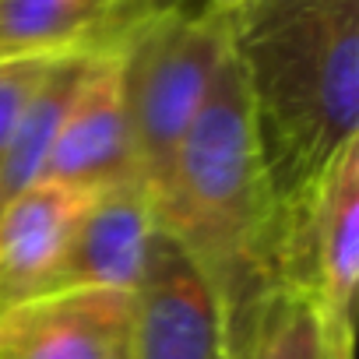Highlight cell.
I'll list each match as a JSON object with an SVG mask.
<instances>
[{"label":"cell","mask_w":359,"mask_h":359,"mask_svg":"<svg viewBox=\"0 0 359 359\" xmlns=\"http://www.w3.org/2000/svg\"><path fill=\"white\" fill-rule=\"evenodd\" d=\"M53 57H25V60H0V162L8 155L15 127L32 99L39 78L46 74Z\"/></svg>","instance_id":"cell-13"},{"label":"cell","mask_w":359,"mask_h":359,"mask_svg":"<svg viewBox=\"0 0 359 359\" xmlns=\"http://www.w3.org/2000/svg\"><path fill=\"white\" fill-rule=\"evenodd\" d=\"M162 0H0V60L106 50Z\"/></svg>","instance_id":"cell-10"},{"label":"cell","mask_w":359,"mask_h":359,"mask_svg":"<svg viewBox=\"0 0 359 359\" xmlns=\"http://www.w3.org/2000/svg\"><path fill=\"white\" fill-rule=\"evenodd\" d=\"M39 180L85 194L137 180L113 46L92 57L88 74L67 106V116L60 123V134L50 148Z\"/></svg>","instance_id":"cell-8"},{"label":"cell","mask_w":359,"mask_h":359,"mask_svg":"<svg viewBox=\"0 0 359 359\" xmlns=\"http://www.w3.org/2000/svg\"><path fill=\"white\" fill-rule=\"evenodd\" d=\"M233 46L278 205L359 137V0H250Z\"/></svg>","instance_id":"cell-2"},{"label":"cell","mask_w":359,"mask_h":359,"mask_svg":"<svg viewBox=\"0 0 359 359\" xmlns=\"http://www.w3.org/2000/svg\"><path fill=\"white\" fill-rule=\"evenodd\" d=\"M0 359H134V292L32 296L0 313Z\"/></svg>","instance_id":"cell-5"},{"label":"cell","mask_w":359,"mask_h":359,"mask_svg":"<svg viewBox=\"0 0 359 359\" xmlns=\"http://www.w3.org/2000/svg\"><path fill=\"white\" fill-rule=\"evenodd\" d=\"M88 198L39 180L0 205V313L46 292Z\"/></svg>","instance_id":"cell-9"},{"label":"cell","mask_w":359,"mask_h":359,"mask_svg":"<svg viewBox=\"0 0 359 359\" xmlns=\"http://www.w3.org/2000/svg\"><path fill=\"white\" fill-rule=\"evenodd\" d=\"M229 46L233 18L187 0L148 8L113 43L134 169L151 205Z\"/></svg>","instance_id":"cell-3"},{"label":"cell","mask_w":359,"mask_h":359,"mask_svg":"<svg viewBox=\"0 0 359 359\" xmlns=\"http://www.w3.org/2000/svg\"><path fill=\"white\" fill-rule=\"evenodd\" d=\"M95 53L99 50H71V53H60L50 60L32 99L25 102V113L15 127L8 155L0 162V205L11 201L15 194H22L25 187L39 184L50 148H53L60 123L67 116V106L78 95Z\"/></svg>","instance_id":"cell-11"},{"label":"cell","mask_w":359,"mask_h":359,"mask_svg":"<svg viewBox=\"0 0 359 359\" xmlns=\"http://www.w3.org/2000/svg\"><path fill=\"white\" fill-rule=\"evenodd\" d=\"M155 233H158L155 205L141 180L95 191L71 229V240L46 292L57 289L134 292L144 275Z\"/></svg>","instance_id":"cell-7"},{"label":"cell","mask_w":359,"mask_h":359,"mask_svg":"<svg viewBox=\"0 0 359 359\" xmlns=\"http://www.w3.org/2000/svg\"><path fill=\"white\" fill-rule=\"evenodd\" d=\"M275 219L250 88L229 46L155 198L158 229L219 303L229 359L243 352L261 303L275 292Z\"/></svg>","instance_id":"cell-1"},{"label":"cell","mask_w":359,"mask_h":359,"mask_svg":"<svg viewBox=\"0 0 359 359\" xmlns=\"http://www.w3.org/2000/svg\"><path fill=\"white\" fill-rule=\"evenodd\" d=\"M134 359H229L208 282L162 229L134 289Z\"/></svg>","instance_id":"cell-6"},{"label":"cell","mask_w":359,"mask_h":359,"mask_svg":"<svg viewBox=\"0 0 359 359\" xmlns=\"http://www.w3.org/2000/svg\"><path fill=\"white\" fill-rule=\"evenodd\" d=\"M201 4H205L208 11H219V15H226V18L236 22V15L250 4V0H201Z\"/></svg>","instance_id":"cell-14"},{"label":"cell","mask_w":359,"mask_h":359,"mask_svg":"<svg viewBox=\"0 0 359 359\" xmlns=\"http://www.w3.org/2000/svg\"><path fill=\"white\" fill-rule=\"evenodd\" d=\"M359 285V137L345 141L306 184L278 201L275 289L317 306L341 338L355 331Z\"/></svg>","instance_id":"cell-4"},{"label":"cell","mask_w":359,"mask_h":359,"mask_svg":"<svg viewBox=\"0 0 359 359\" xmlns=\"http://www.w3.org/2000/svg\"><path fill=\"white\" fill-rule=\"evenodd\" d=\"M236 359H352V338L334 334L303 296L275 289Z\"/></svg>","instance_id":"cell-12"}]
</instances>
